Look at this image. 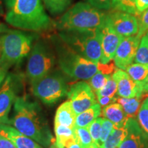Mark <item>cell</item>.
Returning <instances> with one entry per match:
<instances>
[{
    "label": "cell",
    "mask_w": 148,
    "mask_h": 148,
    "mask_svg": "<svg viewBox=\"0 0 148 148\" xmlns=\"http://www.w3.org/2000/svg\"><path fill=\"white\" fill-rule=\"evenodd\" d=\"M138 21V30L136 36L141 38L148 32V8L142 12Z\"/></svg>",
    "instance_id": "obj_32"
},
{
    "label": "cell",
    "mask_w": 148,
    "mask_h": 148,
    "mask_svg": "<svg viewBox=\"0 0 148 148\" xmlns=\"http://www.w3.org/2000/svg\"><path fill=\"white\" fill-rule=\"evenodd\" d=\"M33 38L30 35L10 30L0 37V68L8 70L29 55Z\"/></svg>",
    "instance_id": "obj_6"
},
{
    "label": "cell",
    "mask_w": 148,
    "mask_h": 148,
    "mask_svg": "<svg viewBox=\"0 0 148 148\" xmlns=\"http://www.w3.org/2000/svg\"><path fill=\"white\" fill-rule=\"evenodd\" d=\"M144 92H148V80L145 83V84L144 85Z\"/></svg>",
    "instance_id": "obj_41"
},
{
    "label": "cell",
    "mask_w": 148,
    "mask_h": 148,
    "mask_svg": "<svg viewBox=\"0 0 148 148\" xmlns=\"http://www.w3.org/2000/svg\"><path fill=\"white\" fill-rule=\"evenodd\" d=\"M5 21L16 28L35 32L46 30L51 26V19L41 0H15L6 14Z\"/></svg>",
    "instance_id": "obj_2"
},
{
    "label": "cell",
    "mask_w": 148,
    "mask_h": 148,
    "mask_svg": "<svg viewBox=\"0 0 148 148\" xmlns=\"http://www.w3.org/2000/svg\"><path fill=\"white\" fill-rule=\"evenodd\" d=\"M69 87L58 73H48L32 84V93L42 103L51 104L67 95Z\"/></svg>",
    "instance_id": "obj_8"
},
{
    "label": "cell",
    "mask_w": 148,
    "mask_h": 148,
    "mask_svg": "<svg viewBox=\"0 0 148 148\" xmlns=\"http://www.w3.org/2000/svg\"><path fill=\"white\" fill-rule=\"evenodd\" d=\"M56 145L74 137V129L62 125H54Z\"/></svg>",
    "instance_id": "obj_25"
},
{
    "label": "cell",
    "mask_w": 148,
    "mask_h": 148,
    "mask_svg": "<svg viewBox=\"0 0 148 148\" xmlns=\"http://www.w3.org/2000/svg\"><path fill=\"white\" fill-rule=\"evenodd\" d=\"M16 75L8 74L0 88V124L9 125L11 107L16 99Z\"/></svg>",
    "instance_id": "obj_11"
},
{
    "label": "cell",
    "mask_w": 148,
    "mask_h": 148,
    "mask_svg": "<svg viewBox=\"0 0 148 148\" xmlns=\"http://www.w3.org/2000/svg\"><path fill=\"white\" fill-rule=\"evenodd\" d=\"M127 135L118 148H146V135L134 118H128L125 122Z\"/></svg>",
    "instance_id": "obj_15"
},
{
    "label": "cell",
    "mask_w": 148,
    "mask_h": 148,
    "mask_svg": "<svg viewBox=\"0 0 148 148\" xmlns=\"http://www.w3.org/2000/svg\"><path fill=\"white\" fill-rule=\"evenodd\" d=\"M56 148H82L75 139V137L69 138L60 145H56Z\"/></svg>",
    "instance_id": "obj_35"
},
{
    "label": "cell",
    "mask_w": 148,
    "mask_h": 148,
    "mask_svg": "<svg viewBox=\"0 0 148 148\" xmlns=\"http://www.w3.org/2000/svg\"><path fill=\"white\" fill-rule=\"evenodd\" d=\"M117 103L123 107V110L128 118H136L140 107V98L117 97Z\"/></svg>",
    "instance_id": "obj_22"
},
{
    "label": "cell",
    "mask_w": 148,
    "mask_h": 148,
    "mask_svg": "<svg viewBox=\"0 0 148 148\" xmlns=\"http://www.w3.org/2000/svg\"><path fill=\"white\" fill-rule=\"evenodd\" d=\"M112 76L117 84L116 94L119 97L124 98L142 97L144 92L143 86L135 82L124 70L116 69Z\"/></svg>",
    "instance_id": "obj_14"
},
{
    "label": "cell",
    "mask_w": 148,
    "mask_h": 148,
    "mask_svg": "<svg viewBox=\"0 0 148 148\" xmlns=\"http://www.w3.org/2000/svg\"><path fill=\"white\" fill-rule=\"evenodd\" d=\"M134 62L148 66V39L145 35L140 40Z\"/></svg>",
    "instance_id": "obj_24"
},
{
    "label": "cell",
    "mask_w": 148,
    "mask_h": 148,
    "mask_svg": "<svg viewBox=\"0 0 148 148\" xmlns=\"http://www.w3.org/2000/svg\"><path fill=\"white\" fill-rule=\"evenodd\" d=\"M0 148H16L13 143L0 134Z\"/></svg>",
    "instance_id": "obj_38"
},
{
    "label": "cell",
    "mask_w": 148,
    "mask_h": 148,
    "mask_svg": "<svg viewBox=\"0 0 148 148\" xmlns=\"http://www.w3.org/2000/svg\"><path fill=\"white\" fill-rule=\"evenodd\" d=\"M114 124L108 119L102 117V122H101V134L100 138L99 140V146L103 144L106 141L107 138L110 135L111 131L113 128Z\"/></svg>",
    "instance_id": "obj_33"
},
{
    "label": "cell",
    "mask_w": 148,
    "mask_h": 148,
    "mask_svg": "<svg viewBox=\"0 0 148 148\" xmlns=\"http://www.w3.org/2000/svg\"><path fill=\"white\" fill-rule=\"evenodd\" d=\"M97 101L98 103L101 106H108L111 103H115L117 99V97L114 96V97H97Z\"/></svg>",
    "instance_id": "obj_36"
},
{
    "label": "cell",
    "mask_w": 148,
    "mask_h": 148,
    "mask_svg": "<svg viewBox=\"0 0 148 148\" xmlns=\"http://www.w3.org/2000/svg\"><path fill=\"white\" fill-rule=\"evenodd\" d=\"M114 30L124 37L136 35L138 30V22L134 14L115 10L108 14Z\"/></svg>",
    "instance_id": "obj_13"
},
{
    "label": "cell",
    "mask_w": 148,
    "mask_h": 148,
    "mask_svg": "<svg viewBox=\"0 0 148 148\" xmlns=\"http://www.w3.org/2000/svg\"><path fill=\"white\" fill-rule=\"evenodd\" d=\"M145 36H147V39H148V32L146 33V34H145Z\"/></svg>",
    "instance_id": "obj_43"
},
{
    "label": "cell",
    "mask_w": 148,
    "mask_h": 148,
    "mask_svg": "<svg viewBox=\"0 0 148 148\" xmlns=\"http://www.w3.org/2000/svg\"><path fill=\"white\" fill-rule=\"evenodd\" d=\"M101 112V106L98 103H96L87 110L77 114L75 119V127H88L94 120L99 117Z\"/></svg>",
    "instance_id": "obj_19"
},
{
    "label": "cell",
    "mask_w": 148,
    "mask_h": 148,
    "mask_svg": "<svg viewBox=\"0 0 148 148\" xmlns=\"http://www.w3.org/2000/svg\"><path fill=\"white\" fill-rule=\"evenodd\" d=\"M137 14L142 13L143 11L148 8V0H134Z\"/></svg>",
    "instance_id": "obj_37"
},
{
    "label": "cell",
    "mask_w": 148,
    "mask_h": 148,
    "mask_svg": "<svg viewBox=\"0 0 148 148\" xmlns=\"http://www.w3.org/2000/svg\"><path fill=\"white\" fill-rule=\"evenodd\" d=\"M106 14L86 2H78L56 23L59 30H90L97 29Z\"/></svg>",
    "instance_id": "obj_3"
},
{
    "label": "cell",
    "mask_w": 148,
    "mask_h": 148,
    "mask_svg": "<svg viewBox=\"0 0 148 148\" xmlns=\"http://www.w3.org/2000/svg\"><path fill=\"white\" fill-rule=\"evenodd\" d=\"M0 134L10 140L16 148H42L35 140L10 125L0 124Z\"/></svg>",
    "instance_id": "obj_16"
},
{
    "label": "cell",
    "mask_w": 148,
    "mask_h": 148,
    "mask_svg": "<svg viewBox=\"0 0 148 148\" xmlns=\"http://www.w3.org/2000/svg\"><path fill=\"white\" fill-rule=\"evenodd\" d=\"M137 121L140 128L148 137V97L140 105L137 114Z\"/></svg>",
    "instance_id": "obj_27"
},
{
    "label": "cell",
    "mask_w": 148,
    "mask_h": 148,
    "mask_svg": "<svg viewBox=\"0 0 148 148\" xmlns=\"http://www.w3.org/2000/svg\"><path fill=\"white\" fill-rule=\"evenodd\" d=\"M74 137L82 148H86L91 146L93 141L90 136L89 130L86 127H77L74 128Z\"/></svg>",
    "instance_id": "obj_23"
},
{
    "label": "cell",
    "mask_w": 148,
    "mask_h": 148,
    "mask_svg": "<svg viewBox=\"0 0 148 148\" xmlns=\"http://www.w3.org/2000/svg\"><path fill=\"white\" fill-rule=\"evenodd\" d=\"M141 38L136 36L124 37L116 49L114 62L118 69L125 70L132 63Z\"/></svg>",
    "instance_id": "obj_12"
},
{
    "label": "cell",
    "mask_w": 148,
    "mask_h": 148,
    "mask_svg": "<svg viewBox=\"0 0 148 148\" xmlns=\"http://www.w3.org/2000/svg\"><path fill=\"white\" fill-rule=\"evenodd\" d=\"M67 96L76 115L97 103L95 92L84 81L72 84L68 90Z\"/></svg>",
    "instance_id": "obj_10"
},
{
    "label": "cell",
    "mask_w": 148,
    "mask_h": 148,
    "mask_svg": "<svg viewBox=\"0 0 148 148\" xmlns=\"http://www.w3.org/2000/svg\"><path fill=\"white\" fill-rule=\"evenodd\" d=\"M0 54H1V51H0Z\"/></svg>",
    "instance_id": "obj_45"
},
{
    "label": "cell",
    "mask_w": 148,
    "mask_h": 148,
    "mask_svg": "<svg viewBox=\"0 0 148 148\" xmlns=\"http://www.w3.org/2000/svg\"><path fill=\"white\" fill-rule=\"evenodd\" d=\"M99 10H109L112 8V0H84Z\"/></svg>",
    "instance_id": "obj_34"
},
{
    "label": "cell",
    "mask_w": 148,
    "mask_h": 148,
    "mask_svg": "<svg viewBox=\"0 0 148 148\" xmlns=\"http://www.w3.org/2000/svg\"><path fill=\"white\" fill-rule=\"evenodd\" d=\"M101 114L103 118L112 122L115 126H123L128 119L123 107L117 102L103 107L101 109Z\"/></svg>",
    "instance_id": "obj_18"
},
{
    "label": "cell",
    "mask_w": 148,
    "mask_h": 148,
    "mask_svg": "<svg viewBox=\"0 0 148 148\" xmlns=\"http://www.w3.org/2000/svg\"><path fill=\"white\" fill-rule=\"evenodd\" d=\"M5 5L8 7L9 9H10L12 7V5H14V2H15V0H4Z\"/></svg>",
    "instance_id": "obj_40"
},
{
    "label": "cell",
    "mask_w": 148,
    "mask_h": 148,
    "mask_svg": "<svg viewBox=\"0 0 148 148\" xmlns=\"http://www.w3.org/2000/svg\"><path fill=\"white\" fill-rule=\"evenodd\" d=\"M110 75H106L98 71L93 76L87 80L88 84L90 86L94 92L98 91L102 88L106 84Z\"/></svg>",
    "instance_id": "obj_29"
},
{
    "label": "cell",
    "mask_w": 148,
    "mask_h": 148,
    "mask_svg": "<svg viewBox=\"0 0 148 148\" xmlns=\"http://www.w3.org/2000/svg\"><path fill=\"white\" fill-rule=\"evenodd\" d=\"M86 148H93V147H92V145L91 146H89V147H86Z\"/></svg>",
    "instance_id": "obj_44"
},
{
    "label": "cell",
    "mask_w": 148,
    "mask_h": 148,
    "mask_svg": "<svg viewBox=\"0 0 148 148\" xmlns=\"http://www.w3.org/2000/svg\"><path fill=\"white\" fill-rule=\"evenodd\" d=\"M98 28L90 30H62L58 36L66 45L78 54L98 63L101 56Z\"/></svg>",
    "instance_id": "obj_5"
},
{
    "label": "cell",
    "mask_w": 148,
    "mask_h": 148,
    "mask_svg": "<svg viewBox=\"0 0 148 148\" xmlns=\"http://www.w3.org/2000/svg\"><path fill=\"white\" fill-rule=\"evenodd\" d=\"M76 116L71 101L69 100L64 101L57 109L54 119V125H62L74 129Z\"/></svg>",
    "instance_id": "obj_17"
},
{
    "label": "cell",
    "mask_w": 148,
    "mask_h": 148,
    "mask_svg": "<svg viewBox=\"0 0 148 148\" xmlns=\"http://www.w3.org/2000/svg\"><path fill=\"white\" fill-rule=\"evenodd\" d=\"M112 8L134 15L138 14L134 0H112Z\"/></svg>",
    "instance_id": "obj_28"
},
{
    "label": "cell",
    "mask_w": 148,
    "mask_h": 148,
    "mask_svg": "<svg viewBox=\"0 0 148 148\" xmlns=\"http://www.w3.org/2000/svg\"><path fill=\"white\" fill-rule=\"evenodd\" d=\"M101 122L102 117H98L87 127L93 143L97 144V145H99V140L101 134Z\"/></svg>",
    "instance_id": "obj_31"
},
{
    "label": "cell",
    "mask_w": 148,
    "mask_h": 148,
    "mask_svg": "<svg viewBox=\"0 0 148 148\" xmlns=\"http://www.w3.org/2000/svg\"><path fill=\"white\" fill-rule=\"evenodd\" d=\"M58 56L60 69L68 76L75 79L88 80L98 71V63H95L73 51L59 37H52Z\"/></svg>",
    "instance_id": "obj_4"
},
{
    "label": "cell",
    "mask_w": 148,
    "mask_h": 148,
    "mask_svg": "<svg viewBox=\"0 0 148 148\" xmlns=\"http://www.w3.org/2000/svg\"><path fill=\"white\" fill-rule=\"evenodd\" d=\"M92 147H93V148H100L99 145H97V144H95V143L92 144Z\"/></svg>",
    "instance_id": "obj_42"
},
{
    "label": "cell",
    "mask_w": 148,
    "mask_h": 148,
    "mask_svg": "<svg viewBox=\"0 0 148 148\" xmlns=\"http://www.w3.org/2000/svg\"><path fill=\"white\" fill-rule=\"evenodd\" d=\"M98 31L101 48L100 62L107 64L114 59L116 49L123 37L114 30L108 14H106L103 23L98 28Z\"/></svg>",
    "instance_id": "obj_9"
},
{
    "label": "cell",
    "mask_w": 148,
    "mask_h": 148,
    "mask_svg": "<svg viewBox=\"0 0 148 148\" xmlns=\"http://www.w3.org/2000/svg\"><path fill=\"white\" fill-rule=\"evenodd\" d=\"M12 114L9 125L42 147H47L51 145L52 134L41 108L36 101H30L27 97H16Z\"/></svg>",
    "instance_id": "obj_1"
},
{
    "label": "cell",
    "mask_w": 148,
    "mask_h": 148,
    "mask_svg": "<svg viewBox=\"0 0 148 148\" xmlns=\"http://www.w3.org/2000/svg\"><path fill=\"white\" fill-rule=\"evenodd\" d=\"M6 73H7L6 70L0 68V85H1V83L3 82V79H5V76H6Z\"/></svg>",
    "instance_id": "obj_39"
},
{
    "label": "cell",
    "mask_w": 148,
    "mask_h": 148,
    "mask_svg": "<svg viewBox=\"0 0 148 148\" xmlns=\"http://www.w3.org/2000/svg\"><path fill=\"white\" fill-rule=\"evenodd\" d=\"M54 62V56L47 42H36L29 53L26 66L27 76L31 84L50 73Z\"/></svg>",
    "instance_id": "obj_7"
},
{
    "label": "cell",
    "mask_w": 148,
    "mask_h": 148,
    "mask_svg": "<svg viewBox=\"0 0 148 148\" xmlns=\"http://www.w3.org/2000/svg\"><path fill=\"white\" fill-rule=\"evenodd\" d=\"M117 92V84L112 75L108 77L106 85L101 89L95 92L96 97H114Z\"/></svg>",
    "instance_id": "obj_30"
},
{
    "label": "cell",
    "mask_w": 148,
    "mask_h": 148,
    "mask_svg": "<svg viewBox=\"0 0 148 148\" xmlns=\"http://www.w3.org/2000/svg\"><path fill=\"white\" fill-rule=\"evenodd\" d=\"M127 127L125 123L123 126H115L111 131L106 141L99 146L100 148H118L127 135Z\"/></svg>",
    "instance_id": "obj_20"
},
{
    "label": "cell",
    "mask_w": 148,
    "mask_h": 148,
    "mask_svg": "<svg viewBox=\"0 0 148 148\" xmlns=\"http://www.w3.org/2000/svg\"><path fill=\"white\" fill-rule=\"evenodd\" d=\"M46 8L51 14H60L65 10L71 0H43Z\"/></svg>",
    "instance_id": "obj_26"
},
{
    "label": "cell",
    "mask_w": 148,
    "mask_h": 148,
    "mask_svg": "<svg viewBox=\"0 0 148 148\" xmlns=\"http://www.w3.org/2000/svg\"><path fill=\"white\" fill-rule=\"evenodd\" d=\"M135 82L143 86L148 80V66L139 63H132L125 69Z\"/></svg>",
    "instance_id": "obj_21"
}]
</instances>
